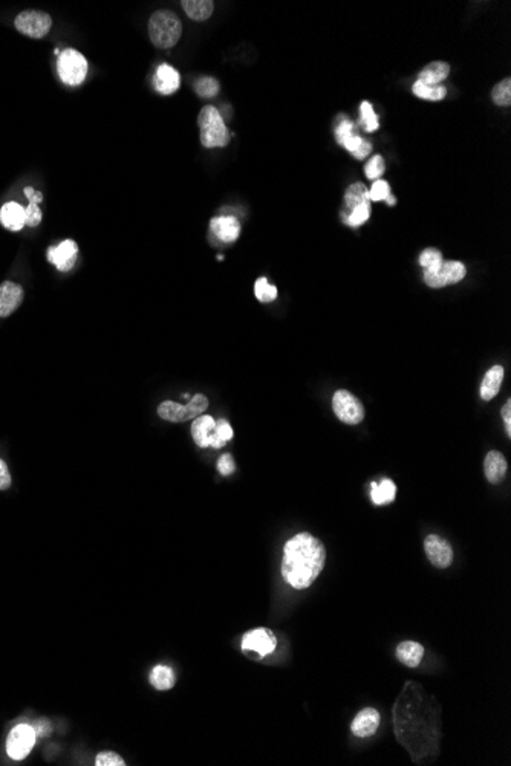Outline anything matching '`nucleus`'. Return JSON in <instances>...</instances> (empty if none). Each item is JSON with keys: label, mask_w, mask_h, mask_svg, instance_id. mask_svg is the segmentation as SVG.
I'll return each instance as SVG.
<instances>
[{"label": "nucleus", "mask_w": 511, "mask_h": 766, "mask_svg": "<svg viewBox=\"0 0 511 766\" xmlns=\"http://www.w3.org/2000/svg\"><path fill=\"white\" fill-rule=\"evenodd\" d=\"M424 550L429 562L436 567L445 569L453 563V549L449 541L440 536H427L424 540Z\"/></svg>", "instance_id": "9b49d317"}, {"label": "nucleus", "mask_w": 511, "mask_h": 766, "mask_svg": "<svg viewBox=\"0 0 511 766\" xmlns=\"http://www.w3.org/2000/svg\"><path fill=\"white\" fill-rule=\"evenodd\" d=\"M0 220L9 231H20L25 227V208L17 202H6L0 208Z\"/></svg>", "instance_id": "6ab92c4d"}, {"label": "nucleus", "mask_w": 511, "mask_h": 766, "mask_svg": "<svg viewBox=\"0 0 511 766\" xmlns=\"http://www.w3.org/2000/svg\"><path fill=\"white\" fill-rule=\"evenodd\" d=\"M413 93L418 98L429 101H441L447 90L441 85H424L421 81H416L413 85Z\"/></svg>", "instance_id": "cd10ccee"}, {"label": "nucleus", "mask_w": 511, "mask_h": 766, "mask_svg": "<svg viewBox=\"0 0 511 766\" xmlns=\"http://www.w3.org/2000/svg\"><path fill=\"white\" fill-rule=\"evenodd\" d=\"M360 114H361V124H363L366 132H375V130L378 129V119L374 112V107L369 101L361 102Z\"/></svg>", "instance_id": "72a5a7b5"}, {"label": "nucleus", "mask_w": 511, "mask_h": 766, "mask_svg": "<svg viewBox=\"0 0 511 766\" xmlns=\"http://www.w3.org/2000/svg\"><path fill=\"white\" fill-rule=\"evenodd\" d=\"M345 202H346V207L352 211L354 208L360 207L361 204L369 202V190L366 189L363 184H360V182L352 184L349 189L346 190Z\"/></svg>", "instance_id": "bb28decb"}, {"label": "nucleus", "mask_w": 511, "mask_h": 766, "mask_svg": "<svg viewBox=\"0 0 511 766\" xmlns=\"http://www.w3.org/2000/svg\"><path fill=\"white\" fill-rule=\"evenodd\" d=\"M450 66L445 61H433L429 63L427 66L420 72L418 76V81L424 83V85H440L442 80L449 77Z\"/></svg>", "instance_id": "393cba45"}, {"label": "nucleus", "mask_w": 511, "mask_h": 766, "mask_svg": "<svg viewBox=\"0 0 511 766\" xmlns=\"http://www.w3.org/2000/svg\"><path fill=\"white\" fill-rule=\"evenodd\" d=\"M397 496V487L395 483L390 479H383L382 482H372L370 483V499L375 505L382 507L392 503Z\"/></svg>", "instance_id": "b1692460"}, {"label": "nucleus", "mask_w": 511, "mask_h": 766, "mask_svg": "<svg viewBox=\"0 0 511 766\" xmlns=\"http://www.w3.org/2000/svg\"><path fill=\"white\" fill-rule=\"evenodd\" d=\"M181 5L187 17L196 22L207 20L215 11V4L211 0H184Z\"/></svg>", "instance_id": "5701e85b"}, {"label": "nucleus", "mask_w": 511, "mask_h": 766, "mask_svg": "<svg viewBox=\"0 0 511 766\" xmlns=\"http://www.w3.org/2000/svg\"><path fill=\"white\" fill-rule=\"evenodd\" d=\"M151 684L156 690H170L175 685V673L170 667L167 666H156L151 673Z\"/></svg>", "instance_id": "a878e982"}, {"label": "nucleus", "mask_w": 511, "mask_h": 766, "mask_svg": "<svg viewBox=\"0 0 511 766\" xmlns=\"http://www.w3.org/2000/svg\"><path fill=\"white\" fill-rule=\"evenodd\" d=\"M180 85L181 77L178 71L165 63L158 66L153 78V86L158 93H161V95H172V93L180 89Z\"/></svg>", "instance_id": "2eb2a0df"}, {"label": "nucleus", "mask_w": 511, "mask_h": 766, "mask_svg": "<svg viewBox=\"0 0 511 766\" xmlns=\"http://www.w3.org/2000/svg\"><path fill=\"white\" fill-rule=\"evenodd\" d=\"M23 288L14 282L0 285V317H9L23 302Z\"/></svg>", "instance_id": "4468645a"}, {"label": "nucleus", "mask_w": 511, "mask_h": 766, "mask_svg": "<svg viewBox=\"0 0 511 766\" xmlns=\"http://www.w3.org/2000/svg\"><path fill=\"white\" fill-rule=\"evenodd\" d=\"M14 26L18 33L31 37V39H43L52 28V18L43 11L30 9L16 17Z\"/></svg>", "instance_id": "0eeeda50"}, {"label": "nucleus", "mask_w": 511, "mask_h": 766, "mask_svg": "<svg viewBox=\"0 0 511 766\" xmlns=\"http://www.w3.org/2000/svg\"><path fill=\"white\" fill-rule=\"evenodd\" d=\"M254 294H256L259 302L268 303V302L276 300L277 288L273 286V285H269L268 280L265 277H260L259 280H256V283H254Z\"/></svg>", "instance_id": "c756f323"}, {"label": "nucleus", "mask_w": 511, "mask_h": 766, "mask_svg": "<svg viewBox=\"0 0 511 766\" xmlns=\"http://www.w3.org/2000/svg\"><path fill=\"white\" fill-rule=\"evenodd\" d=\"M503 419H504V424H505V430H507V435L510 436L511 435V401L508 399L505 406L503 407Z\"/></svg>", "instance_id": "79ce46f5"}, {"label": "nucleus", "mask_w": 511, "mask_h": 766, "mask_svg": "<svg viewBox=\"0 0 511 766\" xmlns=\"http://www.w3.org/2000/svg\"><path fill=\"white\" fill-rule=\"evenodd\" d=\"M389 194H390L389 184H387L386 181L378 179V181H375V182L372 184V187H370V190H369V201H375V202L386 201Z\"/></svg>", "instance_id": "e433bc0d"}, {"label": "nucleus", "mask_w": 511, "mask_h": 766, "mask_svg": "<svg viewBox=\"0 0 511 766\" xmlns=\"http://www.w3.org/2000/svg\"><path fill=\"white\" fill-rule=\"evenodd\" d=\"M334 413L341 423L356 425L365 419V407L360 399L348 390H337L332 398Z\"/></svg>", "instance_id": "423d86ee"}, {"label": "nucleus", "mask_w": 511, "mask_h": 766, "mask_svg": "<svg viewBox=\"0 0 511 766\" xmlns=\"http://www.w3.org/2000/svg\"><path fill=\"white\" fill-rule=\"evenodd\" d=\"M210 230L221 242L231 244V242L237 240L239 237L240 223L233 216H219L211 219Z\"/></svg>", "instance_id": "dca6fc26"}, {"label": "nucleus", "mask_w": 511, "mask_h": 766, "mask_svg": "<svg viewBox=\"0 0 511 766\" xmlns=\"http://www.w3.org/2000/svg\"><path fill=\"white\" fill-rule=\"evenodd\" d=\"M503 381H504V369H503V366L491 367L486 373L484 379H482V384H481V396H482V399L490 401L491 398H495L498 395L500 386H503Z\"/></svg>", "instance_id": "4be33fe9"}, {"label": "nucleus", "mask_w": 511, "mask_h": 766, "mask_svg": "<svg viewBox=\"0 0 511 766\" xmlns=\"http://www.w3.org/2000/svg\"><path fill=\"white\" fill-rule=\"evenodd\" d=\"M198 126L201 130V144L206 148L225 147L230 143L231 135L216 107L204 106L199 112Z\"/></svg>", "instance_id": "7ed1b4c3"}, {"label": "nucleus", "mask_w": 511, "mask_h": 766, "mask_svg": "<svg viewBox=\"0 0 511 766\" xmlns=\"http://www.w3.org/2000/svg\"><path fill=\"white\" fill-rule=\"evenodd\" d=\"M46 256H48L49 264H52L59 271H61V273H68V271H71L77 261L78 245H77V242L66 239L57 247H49L48 254Z\"/></svg>", "instance_id": "f8f14e48"}, {"label": "nucleus", "mask_w": 511, "mask_h": 766, "mask_svg": "<svg viewBox=\"0 0 511 766\" xmlns=\"http://www.w3.org/2000/svg\"><path fill=\"white\" fill-rule=\"evenodd\" d=\"M11 487V474H9L8 465L4 459H0V491Z\"/></svg>", "instance_id": "a19ab883"}, {"label": "nucleus", "mask_w": 511, "mask_h": 766, "mask_svg": "<svg viewBox=\"0 0 511 766\" xmlns=\"http://www.w3.org/2000/svg\"><path fill=\"white\" fill-rule=\"evenodd\" d=\"M466 265L458 260L442 261V265L435 271H424V282L430 288H444L447 285L458 283L466 277Z\"/></svg>", "instance_id": "1a4fd4ad"}, {"label": "nucleus", "mask_w": 511, "mask_h": 766, "mask_svg": "<svg viewBox=\"0 0 511 766\" xmlns=\"http://www.w3.org/2000/svg\"><path fill=\"white\" fill-rule=\"evenodd\" d=\"M442 254L441 251L436 248H427L424 249L420 256V265L424 268V271H435L442 265Z\"/></svg>", "instance_id": "473e14b6"}, {"label": "nucleus", "mask_w": 511, "mask_h": 766, "mask_svg": "<svg viewBox=\"0 0 511 766\" xmlns=\"http://www.w3.org/2000/svg\"><path fill=\"white\" fill-rule=\"evenodd\" d=\"M148 37L158 49H170L180 42L182 35L181 18L169 9L155 11L148 18Z\"/></svg>", "instance_id": "f03ea898"}, {"label": "nucleus", "mask_w": 511, "mask_h": 766, "mask_svg": "<svg viewBox=\"0 0 511 766\" xmlns=\"http://www.w3.org/2000/svg\"><path fill=\"white\" fill-rule=\"evenodd\" d=\"M370 216V204H361L360 207L354 208L348 216V223L351 227H360L361 223H365Z\"/></svg>", "instance_id": "f704fd0d"}, {"label": "nucleus", "mask_w": 511, "mask_h": 766, "mask_svg": "<svg viewBox=\"0 0 511 766\" xmlns=\"http://www.w3.org/2000/svg\"><path fill=\"white\" fill-rule=\"evenodd\" d=\"M380 722H382V717H380L377 709L365 708L356 714L354 721L351 724V730L357 737L365 739V737H370L377 733Z\"/></svg>", "instance_id": "ddd939ff"}, {"label": "nucleus", "mask_w": 511, "mask_h": 766, "mask_svg": "<svg viewBox=\"0 0 511 766\" xmlns=\"http://www.w3.org/2000/svg\"><path fill=\"white\" fill-rule=\"evenodd\" d=\"M491 98L496 102L498 106H510L511 105V80L505 78L493 88L491 90Z\"/></svg>", "instance_id": "7c9ffc66"}, {"label": "nucleus", "mask_w": 511, "mask_h": 766, "mask_svg": "<svg viewBox=\"0 0 511 766\" xmlns=\"http://www.w3.org/2000/svg\"><path fill=\"white\" fill-rule=\"evenodd\" d=\"M336 136L339 144L345 147L349 153H352V156H356L361 146L365 144V139L354 134V124L346 118H343L341 123L337 124Z\"/></svg>", "instance_id": "f3484780"}, {"label": "nucleus", "mask_w": 511, "mask_h": 766, "mask_svg": "<svg viewBox=\"0 0 511 766\" xmlns=\"http://www.w3.org/2000/svg\"><path fill=\"white\" fill-rule=\"evenodd\" d=\"M424 656V647L420 642L416 641H403L398 644L397 647V658L401 664H404L409 668H415L420 666V662Z\"/></svg>", "instance_id": "aec40b11"}, {"label": "nucleus", "mask_w": 511, "mask_h": 766, "mask_svg": "<svg viewBox=\"0 0 511 766\" xmlns=\"http://www.w3.org/2000/svg\"><path fill=\"white\" fill-rule=\"evenodd\" d=\"M484 473L488 482L499 483L507 474V461L503 453L490 452L484 461Z\"/></svg>", "instance_id": "412c9836"}, {"label": "nucleus", "mask_w": 511, "mask_h": 766, "mask_svg": "<svg viewBox=\"0 0 511 766\" xmlns=\"http://www.w3.org/2000/svg\"><path fill=\"white\" fill-rule=\"evenodd\" d=\"M37 741V733L31 725L20 724L14 726L8 734L6 751L8 755L14 760H23L31 753L33 746Z\"/></svg>", "instance_id": "6e6552de"}, {"label": "nucleus", "mask_w": 511, "mask_h": 766, "mask_svg": "<svg viewBox=\"0 0 511 766\" xmlns=\"http://www.w3.org/2000/svg\"><path fill=\"white\" fill-rule=\"evenodd\" d=\"M208 407V399L206 395H194L187 406H181L173 401H164V403L158 407V413L165 421L170 423H184L189 419L198 418L201 413L206 412Z\"/></svg>", "instance_id": "39448f33"}, {"label": "nucleus", "mask_w": 511, "mask_h": 766, "mask_svg": "<svg viewBox=\"0 0 511 766\" xmlns=\"http://www.w3.org/2000/svg\"><path fill=\"white\" fill-rule=\"evenodd\" d=\"M235 469H236L235 461H233V457H231L230 454H222V456L219 457V461H218V471H219L222 476H230V474H233Z\"/></svg>", "instance_id": "ea45409f"}, {"label": "nucleus", "mask_w": 511, "mask_h": 766, "mask_svg": "<svg viewBox=\"0 0 511 766\" xmlns=\"http://www.w3.org/2000/svg\"><path fill=\"white\" fill-rule=\"evenodd\" d=\"M25 194L26 198L30 199V202H34V204H39L43 201V194L40 192H35L33 187H26L25 189Z\"/></svg>", "instance_id": "37998d69"}, {"label": "nucleus", "mask_w": 511, "mask_h": 766, "mask_svg": "<svg viewBox=\"0 0 511 766\" xmlns=\"http://www.w3.org/2000/svg\"><path fill=\"white\" fill-rule=\"evenodd\" d=\"M386 202H387L389 205H395V204H397V201H395V198H394V196H392V194H389V196H387V199H386Z\"/></svg>", "instance_id": "c03bdc74"}, {"label": "nucleus", "mask_w": 511, "mask_h": 766, "mask_svg": "<svg viewBox=\"0 0 511 766\" xmlns=\"http://www.w3.org/2000/svg\"><path fill=\"white\" fill-rule=\"evenodd\" d=\"M327 563V549L319 538L300 532L286 541L281 572L294 589H306L322 574Z\"/></svg>", "instance_id": "f257e3e1"}, {"label": "nucleus", "mask_w": 511, "mask_h": 766, "mask_svg": "<svg viewBox=\"0 0 511 766\" xmlns=\"http://www.w3.org/2000/svg\"><path fill=\"white\" fill-rule=\"evenodd\" d=\"M194 92H196L201 98H211L219 92V83L213 77H202L194 83Z\"/></svg>", "instance_id": "2f4dec72"}, {"label": "nucleus", "mask_w": 511, "mask_h": 766, "mask_svg": "<svg viewBox=\"0 0 511 766\" xmlns=\"http://www.w3.org/2000/svg\"><path fill=\"white\" fill-rule=\"evenodd\" d=\"M276 647H277V640L274 637V633L265 627L249 630L242 638V650L254 652L260 658L273 653Z\"/></svg>", "instance_id": "9d476101"}, {"label": "nucleus", "mask_w": 511, "mask_h": 766, "mask_svg": "<svg viewBox=\"0 0 511 766\" xmlns=\"http://www.w3.org/2000/svg\"><path fill=\"white\" fill-rule=\"evenodd\" d=\"M57 71L64 85L80 86L88 76V61L78 51L64 49L59 55Z\"/></svg>", "instance_id": "20e7f679"}, {"label": "nucleus", "mask_w": 511, "mask_h": 766, "mask_svg": "<svg viewBox=\"0 0 511 766\" xmlns=\"http://www.w3.org/2000/svg\"><path fill=\"white\" fill-rule=\"evenodd\" d=\"M365 173H366V176L369 177V179H378V177L384 173V160H383V158L380 155H375L372 160H370L366 164Z\"/></svg>", "instance_id": "c9c22d12"}, {"label": "nucleus", "mask_w": 511, "mask_h": 766, "mask_svg": "<svg viewBox=\"0 0 511 766\" xmlns=\"http://www.w3.org/2000/svg\"><path fill=\"white\" fill-rule=\"evenodd\" d=\"M233 436H235L233 428H231L228 421H225V419H221V421H216V428H215V435H213L211 447L213 448H222L228 441L233 439Z\"/></svg>", "instance_id": "c85d7f7f"}, {"label": "nucleus", "mask_w": 511, "mask_h": 766, "mask_svg": "<svg viewBox=\"0 0 511 766\" xmlns=\"http://www.w3.org/2000/svg\"><path fill=\"white\" fill-rule=\"evenodd\" d=\"M215 428H216V421L211 416L204 415V416L194 418V421L192 424L193 441L202 448L211 447Z\"/></svg>", "instance_id": "a211bd4d"}, {"label": "nucleus", "mask_w": 511, "mask_h": 766, "mask_svg": "<svg viewBox=\"0 0 511 766\" xmlns=\"http://www.w3.org/2000/svg\"><path fill=\"white\" fill-rule=\"evenodd\" d=\"M95 765L97 766H124L126 763H124L123 758H119L118 754H115L112 751H105V753H100L97 755Z\"/></svg>", "instance_id": "4c0bfd02"}, {"label": "nucleus", "mask_w": 511, "mask_h": 766, "mask_svg": "<svg viewBox=\"0 0 511 766\" xmlns=\"http://www.w3.org/2000/svg\"><path fill=\"white\" fill-rule=\"evenodd\" d=\"M42 222V210L37 207V204L30 202L25 208V225L37 227Z\"/></svg>", "instance_id": "58836bf2"}]
</instances>
